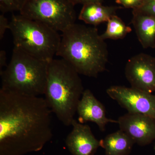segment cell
Listing matches in <instances>:
<instances>
[{
    "label": "cell",
    "instance_id": "obj_14",
    "mask_svg": "<svg viewBox=\"0 0 155 155\" xmlns=\"http://www.w3.org/2000/svg\"><path fill=\"white\" fill-rule=\"evenodd\" d=\"M105 155H129L135 143L127 134L119 129L100 140Z\"/></svg>",
    "mask_w": 155,
    "mask_h": 155
},
{
    "label": "cell",
    "instance_id": "obj_2",
    "mask_svg": "<svg viewBox=\"0 0 155 155\" xmlns=\"http://www.w3.org/2000/svg\"><path fill=\"white\" fill-rule=\"evenodd\" d=\"M56 55L70 64L78 74L97 78L107 69V44L95 27L74 23L62 32Z\"/></svg>",
    "mask_w": 155,
    "mask_h": 155
},
{
    "label": "cell",
    "instance_id": "obj_21",
    "mask_svg": "<svg viewBox=\"0 0 155 155\" xmlns=\"http://www.w3.org/2000/svg\"><path fill=\"white\" fill-rule=\"evenodd\" d=\"M104 0H69L72 5L74 6L77 4H82L84 5L89 3L94 2L102 3Z\"/></svg>",
    "mask_w": 155,
    "mask_h": 155
},
{
    "label": "cell",
    "instance_id": "obj_8",
    "mask_svg": "<svg viewBox=\"0 0 155 155\" xmlns=\"http://www.w3.org/2000/svg\"><path fill=\"white\" fill-rule=\"evenodd\" d=\"M125 77L130 87L152 93L155 91V58L140 53L133 56L125 67Z\"/></svg>",
    "mask_w": 155,
    "mask_h": 155
},
{
    "label": "cell",
    "instance_id": "obj_16",
    "mask_svg": "<svg viewBox=\"0 0 155 155\" xmlns=\"http://www.w3.org/2000/svg\"><path fill=\"white\" fill-rule=\"evenodd\" d=\"M26 0H0V11L2 14L14 11L20 12Z\"/></svg>",
    "mask_w": 155,
    "mask_h": 155
},
{
    "label": "cell",
    "instance_id": "obj_12",
    "mask_svg": "<svg viewBox=\"0 0 155 155\" xmlns=\"http://www.w3.org/2000/svg\"><path fill=\"white\" fill-rule=\"evenodd\" d=\"M132 24L143 48H155V16L133 10Z\"/></svg>",
    "mask_w": 155,
    "mask_h": 155
},
{
    "label": "cell",
    "instance_id": "obj_5",
    "mask_svg": "<svg viewBox=\"0 0 155 155\" xmlns=\"http://www.w3.org/2000/svg\"><path fill=\"white\" fill-rule=\"evenodd\" d=\"M14 47L42 61L50 62L57 55L61 37L46 24L13 14L10 28Z\"/></svg>",
    "mask_w": 155,
    "mask_h": 155
},
{
    "label": "cell",
    "instance_id": "obj_19",
    "mask_svg": "<svg viewBox=\"0 0 155 155\" xmlns=\"http://www.w3.org/2000/svg\"><path fill=\"white\" fill-rule=\"evenodd\" d=\"M10 22L4 14L0 15V39H2L6 31L9 29Z\"/></svg>",
    "mask_w": 155,
    "mask_h": 155
},
{
    "label": "cell",
    "instance_id": "obj_22",
    "mask_svg": "<svg viewBox=\"0 0 155 155\" xmlns=\"http://www.w3.org/2000/svg\"><path fill=\"white\" fill-rule=\"evenodd\" d=\"M153 148H154V150H155V143L154 145Z\"/></svg>",
    "mask_w": 155,
    "mask_h": 155
},
{
    "label": "cell",
    "instance_id": "obj_9",
    "mask_svg": "<svg viewBox=\"0 0 155 155\" xmlns=\"http://www.w3.org/2000/svg\"><path fill=\"white\" fill-rule=\"evenodd\" d=\"M120 130L130 136L140 146L155 140V119L143 114L127 113L117 120Z\"/></svg>",
    "mask_w": 155,
    "mask_h": 155
},
{
    "label": "cell",
    "instance_id": "obj_1",
    "mask_svg": "<svg viewBox=\"0 0 155 155\" xmlns=\"http://www.w3.org/2000/svg\"><path fill=\"white\" fill-rule=\"evenodd\" d=\"M52 113L45 98L0 89V155L41 150L53 137Z\"/></svg>",
    "mask_w": 155,
    "mask_h": 155
},
{
    "label": "cell",
    "instance_id": "obj_13",
    "mask_svg": "<svg viewBox=\"0 0 155 155\" xmlns=\"http://www.w3.org/2000/svg\"><path fill=\"white\" fill-rule=\"evenodd\" d=\"M120 7L106 6L102 3L94 2L83 5L78 19L86 24L96 26L103 22H107L111 17L116 15Z\"/></svg>",
    "mask_w": 155,
    "mask_h": 155
},
{
    "label": "cell",
    "instance_id": "obj_10",
    "mask_svg": "<svg viewBox=\"0 0 155 155\" xmlns=\"http://www.w3.org/2000/svg\"><path fill=\"white\" fill-rule=\"evenodd\" d=\"M72 131L67 136L66 146L72 155H94L101 147L89 125L74 119Z\"/></svg>",
    "mask_w": 155,
    "mask_h": 155
},
{
    "label": "cell",
    "instance_id": "obj_7",
    "mask_svg": "<svg viewBox=\"0 0 155 155\" xmlns=\"http://www.w3.org/2000/svg\"><path fill=\"white\" fill-rule=\"evenodd\" d=\"M106 92L127 113L143 114L155 119V95L152 93L120 85L110 87Z\"/></svg>",
    "mask_w": 155,
    "mask_h": 155
},
{
    "label": "cell",
    "instance_id": "obj_18",
    "mask_svg": "<svg viewBox=\"0 0 155 155\" xmlns=\"http://www.w3.org/2000/svg\"><path fill=\"white\" fill-rule=\"evenodd\" d=\"M144 0H116V2L120 4L127 8L133 10L138 8L143 2Z\"/></svg>",
    "mask_w": 155,
    "mask_h": 155
},
{
    "label": "cell",
    "instance_id": "obj_4",
    "mask_svg": "<svg viewBox=\"0 0 155 155\" xmlns=\"http://www.w3.org/2000/svg\"><path fill=\"white\" fill-rule=\"evenodd\" d=\"M49 64L14 47L10 63L0 71L1 89L30 96L45 95Z\"/></svg>",
    "mask_w": 155,
    "mask_h": 155
},
{
    "label": "cell",
    "instance_id": "obj_17",
    "mask_svg": "<svg viewBox=\"0 0 155 155\" xmlns=\"http://www.w3.org/2000/svg\"><path fill=\"white\" fill-rule=\"evenodd\" d=\"M133 10L147 15L155 16V0H144L141 5Z\"/></svg>",
    "mask_w": 155,
    "mask_h": 155
},
{
    "label": "cell",
    "instance_id": "obj_15",
    "mask_svg": "<svg viewBox=\"0 0 155 155\" xmlns=\"http://www.w3.org/2000/svg\"><path fill=\"white\" fill-rule=\"evenodd\" d=\"M107 22V29L101 35L104 40L123 39L131 31V28L125 25L122 19L116 15L111 17Z\"/></svg>",
    "mask_w": 155,
    "mask_h": 155
},
{
    "label": "cell",
    "instance_id": "obj_20",
    "mask_svg": "<svg viewBox=\"0 0 155 155\" xmlns=\"http://www.w3.org/2000/svg\"><path fill=\"white\" fill-rule=\"evenodd\" d=\"M7 54L5 51L1 50L0 51V70H3V68L7 67Z\"/></svg>",
    "mask_w": 155,
    "mask_h": 155
},
{
    "label": "cell",
    "instance_id": "obj_6",
    "mask_svg": "<svg viewBox=\"0 0 155 155\" xmlns=\"http://www.w3.org/2000/svg\"><path fill=\"white\" fill-rule=\"evenodd\" d=\"M74 6L69 0H26L19 13L63 32L75 23Z\"/></svg>",
    "mask_w": 155,
    "mask_h": 155
},
{
    "label": "cell",
    "instance_id": "obj_3",
    "mask_svg": "<svg viewBox=\"0 0 155 155\" xmlns=\"http://www.w3.org/2000/svg\"><path fill=\"white\" fill-rule=\"evenodd\" d=\"M78 72L64 59H53L49 64L45 100L49 107L65 126L72 125L83 94Z\"/></svg>",
    "mask_w": 155,
    "mask_h": 155
},
{
    "label": "cell",
    "instance_id": "obj_11",
    "mask_svg": "<svg viewBox=\"0 0 155 155\" xmlns=\"http://www.w3.org/2000/svg\"><path fill=\"white\" fill-rule=\"evenodd\" d=\"M77 113L79 122L95 123L100 130L104 131L109 123H117V120L109 119L106 116L105 108L89 89L84 90L78 103Z\"/></svg>",
    "mask_w": 155,
    "mask_h": 155
}]
</instances>
